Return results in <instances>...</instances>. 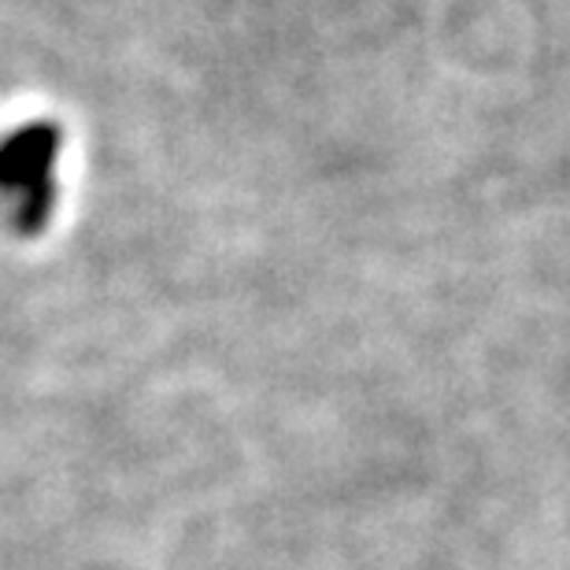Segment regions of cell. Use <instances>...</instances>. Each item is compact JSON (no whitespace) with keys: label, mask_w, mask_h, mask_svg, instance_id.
Masks as SVG:
<instances>
[{"label":"cell","mask_w":570,"mask_h":570,"mask_svg":"<svg viewBox=\"0 0 570 570\" xmlns=\"http://www.w3.org/2000/svg\"><path fill=\"white\" fill-rule=\"evenodd\" d=\"M63 134L56 122H27L0 141V193L8 197L11 226L19 234H41L56 204V156Z\"/></svg>","instance_id":"6da1fadb"}]
</instances>
